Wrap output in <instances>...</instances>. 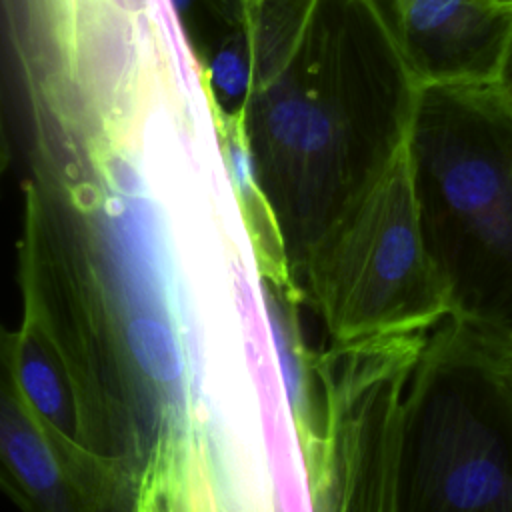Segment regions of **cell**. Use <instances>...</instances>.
I'll return each instance as SVG.
<instances>
[{"instance_id": "obj_1", "label": "cell", "mask_w": 512, "mask_h": 512, "mask_svg": "<svg viewBox=\"0 0 512 512\" xmlns=\"http://www.w3.org/2000/svg\"><path fill=\"white\" fill-rule=\"evenodd\" d=\"M194 184L150 148L108 146L24 182L16 244L18 286L136 438L154 498L182 492L214 450L172 246Z\"/></svg>"}, {"instance_id": "obj_2", "label": "cell", "mask_w": 512, "mask_h": 512, "mask_svg": "<svg viewBox=\"0 0 512 512\" xmlns=\"http://www.w3.org/2000/svg\"><path fill=\"white\" fill-rule=\"evenodd\" d=\"M204 72L290 278L402 152L418 86L372 0H218ZM302 298V296H300Z\"/></svg>"}, {"instance_id": "obj_3", "label": "cell", "mask_w": 512, "mask_h": 512, "mask_svg": "<svg viewBox=\"0 0 512 512\" xmlns=\"http://www.w3.org/2000/svg\"><path fill=\"white\" fill-rule=\"evenodd\" d=\"M406 156L452 316L512 338V110L496 82L418 88Z\"/></svg>"}, {"instance_id": "obj_4", "label": "cell", "mask_w": 512, "mask_h": 512, "mask_svg": "<svg viewBox=\"0 0 512 512\" xmlns=\"http://www.w3.org/2000/svg\"><path fill=\"white\" fill-rule=\"evenodd\" d=\"M298 292L326 346L430 332L452 316L448 284L424 238L406 144L308 258Z\"/></svg>"}, {"instance_id": "obj_5", "label": "cell", "mask_w": 512, "mask_h": 512, "mask_svg": "<svg viewBox=\"0 0 512 512\" xmlns=\"http://www.w3.org/2000/svg\"><path fill=\"white\" fill-rule=\"evenodd\" d=\"M398 512H512V408L452 316L406 386Z\"/></svg>"}, {"instance_id": "obj_6", "label": "cell", "mask_w": 512, "mask_h": 512, "mask_svg": "<svg viewBox=\"0 0 512 512\" xmlns=\"http://www.w3.org/2000/svg\"><path fill=\"white\" fill-rule=\"evenodd\" d=\"M424 86L494 84L512 42V8L492 0H372Z\"/></svg>"}, {"instance_id": "obj_7", "label": "cell", "mask_w": 512, "mask_h": 512, "mask_svg": "<svg viewBox=\"0 0 512 512\" xmlns=\"http://www.w3.org/2000/svg\"><path fill=\"white\" fill-rule=\"evenodd\" d=\"M0 494L20 512H106L32 408L0 322Z\"/></svg>"}, {"instance_id": "obj_8", "label": "cell", "mask_w": 512, "mask_h": 512, "mask_svg": "<svg viewBox=\"0 0 512 512\" xmlns=\"http://www.w3.org/2000/svg\"><path fill=\"white\" fill-rule=\"evenodd\" d=\"M260 288L292 426L302 462H308L320 450L326 430L322 350L310 348L304 338L298 314L304 302L298 292L270 280H260Z\"/></svg>"}, {"instance_id": "obj_9", "label": "cell", "mask_w": 512, "mask_h": 512, "mask_svg": "<svg viewBox=\"0 0 512 512\" xmlns=\"http://www.w3.org/2000/svg\"><path fill=\"white\" fill-rule=\"evenodd\" d=\"M452 320L468 350L484 366L512 408V338L488 328L460 322L454 316Z\"/></svg>"}, {"instance_id": "obj_10", "label": "cell", "mask_w": 512, "mask_h": 512, "mask_svg": "<svg viewBox=\"0 0 512 512\" xmlns=\"http://www.w3.org/2000/svg\"><path fill=\"white\" fill-rule=\"evenodd\" d=\"M496 86L500 88L504 100L508 102L510 110H512V42H510V48H508V54H506V60H504V66H502V72L496 80Z\"/></svg>"}, {"instance_id": "obj_11", "label": "cell", "mask_w": 512, "mask_h": 512, "mask_svg": "<svg viewBox=\"0 0 512 512\" xmlns=\"http://www.w3.org/2000/svg\"><path fill=\"white\" fill-rule=\"evenodd\" d=\"M10 166V142L6 134V122H4V110H2V98H0V184Z\"/></svg>"}, {"instance_id": "obj_12", "label": "cell", "mask_w": 512, "mask_h": 512, "mask_svg": "<svg viewBox=\"0 0 512 512\" xmlns=\"http://www.w3.org/2000/svg\"><path fill=\"white\" fill-rule=\"evenodd\" d=\"M492 2H496V4H502V6H510V8H512V0H492Z\"/></svg>"}, {"instance_id": "obj_13", "label": "cell", "mask_w": 512, "mask_h": 512, "mask_svg": "<svg viewBox=\"0 0 512 512\" xmlns=\"http://www.w3.org/2000/svg\"><path fill=\"white\" fill-rule=\"evenodd\" d=\"M158 512H178L176 508H172V506H164V508H160Z\"/></svg>"}]
</instances>
